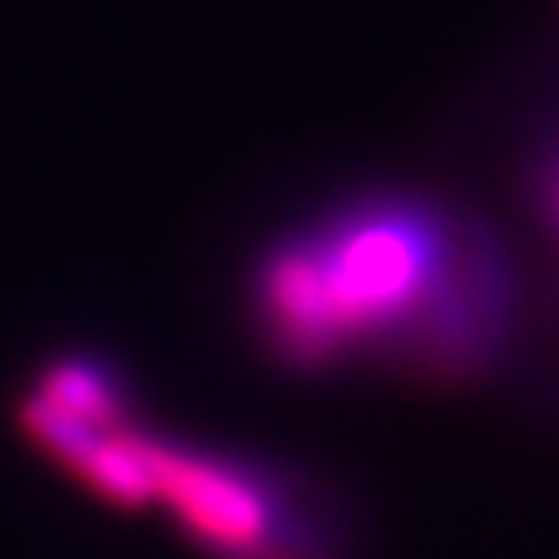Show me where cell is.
<instances>
[{
  "label": "cell",
  "mask_w": 559,
  "mask_h": 559,
  "mask_svg": "<svg viewBox=\"0 0 559 559\" xmlns=\"http://www.w3.org/2000/svg\"><path fill=\"white\" fill-rule=\"evenodd\" d=\"M23 392L40 396L45 405L80 418V424H93V428L136 424L128 374L115 361H106L102 353H88V348H62V353L45 357Z\"/></svg>",
  "instance_id": "277c9868"
},
{
  "label": "cell",
  "mask_w": 559,
  "mask_h": 559,
  "mask_svg": "<svg viewBox=\"0 0 559 559\" xmlns=\"http://www.w3.org/2000/svg\"><path fill=\"white\" fill-rule=\"evenodd\" d=\"M155 507L212 559H331L305 493L251 459L146 437Z\"/></svg>",
  "instance_id": "7a4b0ae2"
},
{
  "label": "cell",
  "mask_w": 559,
  "mask_h": 559,
  "mask_svg": "<svg viewBox=\"0 0 559 559\" xmlns=\"http://www.w3.org/2000/svg\"><path fill=\"white\" fill-rule=\"evenodd\" d=\"M19 432L67 476H75L88 493L119 511H146L155 507V472L146 454L151 428L128 424V428H93L80 418L45 405L40 396L23 392L14 401Z\"/></svg>",
  "instance_id": "3957f363"
},
{
  "label": "cell",
  "mask_w": 559,
  "mask_h": 559,
  "mask_svg": "<svg viewBox=\"0 0 559 559\" xmlns=\"http://www.w3.org/2000/svg\"><path fill=\"white\" fill-rule=\"evenodd\" d=\"M537 207H542L546 229H550L555 242H559V146H555V155L542 164V177H537Z\"/></svg>",
  "instance_id": "5b68a950"
},
{
  "label": "cell",
  "mask_w": 559,
  "mask_h": 559,
  "mask_svg": "<svg viewBox=\"0 0 559 559\" xmlns=\"http://www.w3.org/2000/svg\"><path fill=\"white\" fill-rule=\"evenodd\" d=\"M247 313L287 370L388 361L437 383L485 374L515 322L498 238L414 190H370L269 238L247 269Z\"/></svg>",
  "instance_id": "6da1fadb"
}]
</instances>
